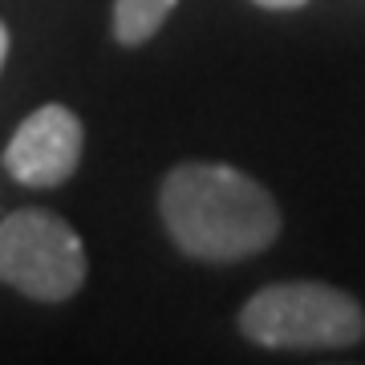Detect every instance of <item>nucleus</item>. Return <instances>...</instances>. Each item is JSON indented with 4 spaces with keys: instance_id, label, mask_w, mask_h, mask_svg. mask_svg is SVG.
Here are the masks:
<instances>
[{
    "instance_id": "obj_6",
    "label": "nucleus",
    "mask_w": 365,
    "mask_h": 365,
    "mask_svg": "<svg viewBox=\"0 0 365 365\" xmlns=\"http://www.w3.org/2000/svg\"><path fill=\"white\" fill-rule=\"evenodd\" d=\"M252 4L272 9V13H288V9H300V4H309V0H252Z\"/></svg>"
},
{
    "instance_id": "obj_1",
    "label": "nucleus",
    "mask_w": 365,
    "mask_h": 365,
    "mask_svg": "<svg viewBox=\"0 0 365 365\" xmlns=\"http://www.w3.org/2000/svg\"><path fill=\"white\" fill-rule=\"evenodd\" d=\"M170 244L203 264H240L280 235V207L260 179L227 163H179L158 182Z\"/></svg>"
},
{
    "instance_id": "obj_2",
    "label": "nucleus",
    "mask_w": 365,
    "mask_h": 365,
    "mask_svg": "<svg viewBox=\"0 0 365 365\" xmlns=\"http://www.w3.org/2000/svg\"><path fill=\"white\" fill-rule=\"evenodd\" d=\"M240 333L260 349H349L365 337V309L325 280H280L248 297Z\"/></svg>"
},
{
    "instance_id": "obj_3",
    "label": "nucleus",
    "mask_w": 365,
    "mask_h": 365,
    "mask_svg": "<svg viewBox=\"0 0 365 365\" xmlns=\"http://www.w3.org/2000/svg\"><path fill=\"white\" fill-rule=\"evenodd\" d=\"M86 276V244L57 211L25 207L0 220V284L41 304H61L78 297Z\"/></svg>"
},
{
    "instance_id": "obj_5",
    "label": "nucleus",
    "mask_w": 365,
    "mask_h": 365,
    "mask_svg": "<svg viewBox=\"0 0 365 365\" xmlns=\"http://www.w3.org/2000/svg\"><path fill=\"white\" fill-rule=\"evenodd\" d=\"M179 0H114V41L118 45H146L158 29L167 25Z\"/></svg>"
},
{
    "instance_id": "obj_4",
    "label": "nucleus",
    "mask_w": 365,
    "mask_h": 365,
    "mask_svg": "<svg viewBox=\"0 0 365 365\" xmlns=\"http://www.w3.org/2000/svg\"><path fill=\"white\" fill-rule=\"evenodd\" d=\"M81 118L69 106H41L21 122L4 146V170L13 175L21 187L33 191H53L61 182L73 179V170L81 163Z\"/></svg>"
},
{
    "instance_id": "obj_7",
    "label": "nucleus",
    "mask_w": 365,
    "mask_h": 365,
    "mask_svg": "<svg viewBox=\"0 0 365 365\" xmlns=\"http://www.w3.org/2000/svg\"><path fill=\"white\" fill-rule=\"evenodd\" d=\"M4 57H9V29L0 21V66H4Z\"/></svg>"
}]
</instances>
